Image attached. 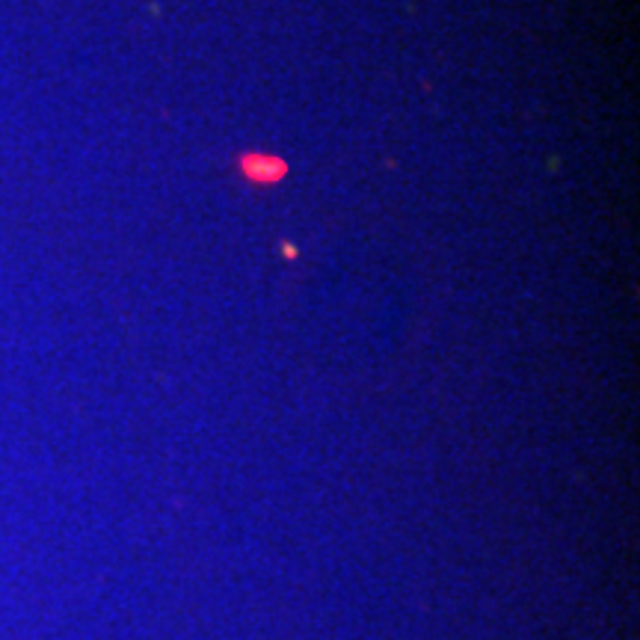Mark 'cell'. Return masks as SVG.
Listing matches in <instances>:
<instances>
[{
  "label": "cell",
  "mask_w": 640,
  "mask_h": 640,
  "mask_svg": "<svg viewBox=\"0 0 640 640\" xmlns=\"http://www.w3.org/2000/svg\"><path fill=\"white\" fill-rule=\"evenodd\" d=\"M243 166H246V175L252 178V181H276L282 172H285V166L279 163V160L273 158H246L243 160Z\"/></svg>",
  "instance_id": "6da1fadb"
}]
</instances>
